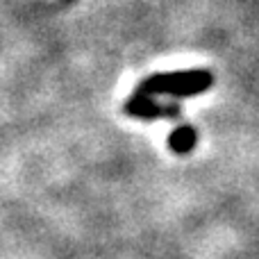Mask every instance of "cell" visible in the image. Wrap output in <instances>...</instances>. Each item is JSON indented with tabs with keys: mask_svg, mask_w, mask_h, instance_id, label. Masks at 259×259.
Masks as SVG:
<instances>
[{
	"mask_svg": "<svg viewBox=\"0 0 259 259\" xmlns=\"http://www.w3.org/2000/svg\"><path fill=\"white\" fill-rule=\"evenodd\" d=\"M211 84H214V77L207 71L164 73V75H152L146 82H141L137 87V96H152V94L191 96V94H200Z\"/></svg>",
	"mask_w": 259,
	"mask_h": 259,
	"instance_id": "obj_1",
	"label": "cell"
},
{
	"mask_svg": "<svg viewBox=\"0 0 259 259\" xmlns=\"http://www.w3.org/2000/svg\"><path fill=\"white\" fill-rule=\"evenodd\" d=\"M125 112L134 114L141 118H166V116H178L180 109L173 105H157L152 100H148V96H137L125 105Z\"/></svg>",
	"mask_w": 259,
	"mask_h": 259,
	"instance_id": "obj_2",
	"label": "cell"
},
{
	"mask_svg": "<svg viewBox=\"0 0 259 259\" xmlns=\"http://www.w3.org/2000/svg\"><path fill=\"white\" fill-rule=\"evenodd\" d=\"M168 143L175 152H189L193 148V143H196V132L191 127H180L170 134Z\"/></svg>",
	"mask_w": 259,
	"mask_h": 259,
	"instance_id": "obj_3",
	"label": "cell"
}]
</instances>
